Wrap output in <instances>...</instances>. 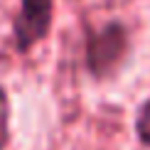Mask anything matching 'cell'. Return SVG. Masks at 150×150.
<instances>
[{
  "instance_id": "cell-1",
  "label": "cell",
  "mask_w": 150,
  "mask_h": 150,
  "mask_svg": "<svg viewBox=\"0 0 150 150\" xmlns=\"http://www.w3.org/2000/svg\"><path fill=\"white\" fill-rule=\"evenodd\" d=\"M133 49L130 30L123 20L89 27L84 37V67L93 81H108L126 67Z\"/></svg>"
},
{
  "instance_id": "cell-4",
  "label": "cell",
  "mask_w": 150,
  "mask_h": 150,
  "mask_svg": "<svg viewBox=\"0 0 150 150\" xmlns=\"http://www.w3.org/2000/svg\"><path fill=\"white\" fill-rule=\"evenodd\" d=\"M10 145V93L0 86V150Z\"/></svg>"
},
{
  "instance_id": "cell-2",
  "label": "cell",
  "mask_w": 150,
  "mask_h": 150,
  "mask_svg": "<svg viewBox=\"0 0 150 150\" xmlns=\"http://www.w3.org/2000/svg\"><path fill=\"white\" fill-rule=\"evenodd\" d=\"M54 22V0H20V8L12 15L10 37L17 54H30L45 42Z\"/></svg>"
},
{
  "instance_id": "cell-3",
  "label": "cell",
  "mask_w": 150,
  "mask_h": 150,
  "mask_svg": "<svg viewBox=\"0 0 150 150\" xmlns=\"http://www.w3.org/2000/svg\"><path fill=\"white\" fill-rule=\"evenodd\" d=\"M133 128H135V138H138V143L145 145V148H150V96L138 106Z\"/></svg>"
}]
</instances>
